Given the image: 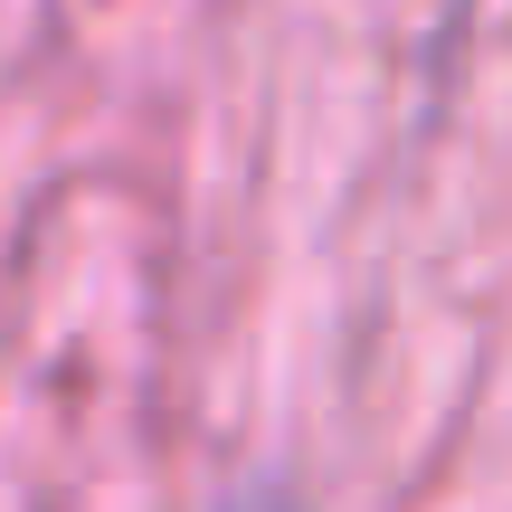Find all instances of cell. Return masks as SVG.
Returning a JSON list of instances; mask_svg holds the SVG:
<instances>
[{"mask_svg":"<svg viewBox=\"0 0 512 512\" xmlns=\"http://www.w3.org/2000/svg\"><path fill=\"white\" fill-rule=\"evenodd\" d=\"M219 512H304V503H294L285 484H238V494H228Z\"/></svg>","mask_w":512,"mask_h":512,"instance_id":"cell-1","label":"cell"}]
</instances>
